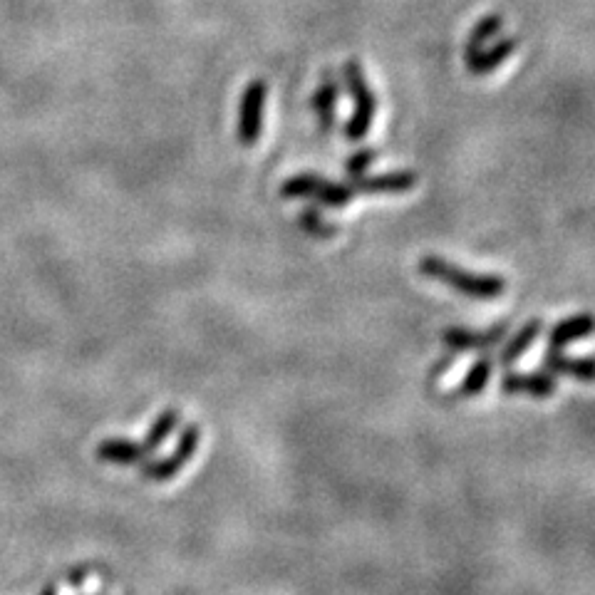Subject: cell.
Returning a JSON list of instances; mask_svg holds the SVG:
<instances>
[{
    "instance_id": "obj_15",
    "label": "cell",
    "mask_w": 595,
    "mask_h": 595,
    "mask_svg": "<svg viewBox=\"0 0 595 595\" xmlns=\"http://www.w3.org/2000/svg\"><path fill=\"white\" fill-rule=\"evenodd\" d=\"M541 330H543L541 320H529V323H526L524 328H521L519 333H516L514 338H511L509 343H506V348L501 350V355H499L501 365H504V367L514 365V362L519 360V357L524 355L526 350H529L531 345L536 343L538 335H541Z\"/></svg>"
},
{
    "instance_id": "obj_2",
    "label": "cell",
    "mask_w": 595,
    "mask_h": 595,
    "mask_svg": "<svg viewBox=\"0 0 595 595\" xmlns=\"http://www.w3.org/2000/svg\"><path fill=\"white\" fill-rule=\"evenodd\" d=\"M345 85H348L350 97H353V115H350L348 124H345V137L350 142H360L372 127V119L377 112V97L375 92L367 85L365 70L357 60H348L343 67Z\"/></svg>"
},
{
    "instance_id": "obj_12",
    "label": "cell",
    "mask_w": 595,
    "mask_h": 595,
    "mask_svg": "<svg viewBox=\"0 0 595 595\" xmlns=\"http://www.w3.org/2000/svg\"><path fill=\"white\" fill-rule=\"evenodd\" d=\"M595 333V315L591 313H576L568 315L566 320L556 323L548 333V348H566V345L578 343V340H586L588 335Z\"/></svg>"
},
{
    "instance_id": "obj_13",
    "label": "cell",
    "mask_w": 595,
    "mask_h": 595,
    "mask_svg": "<svg viewBox=\"0 0 595 595\" xmlns=\"http://www.w3.org/2000/svg\"><path fill=\"white\" fill-rule=\"evenodd\" d=\"M338 92H340L338 80H335L330 72H325L323 82H320L318 90H315V95H313V110H315V115H318L320 129H323V132H330V129L335 127Z\"/></svg>"
},
{
    "instance_id": "obj_16",
    "label": "cell",
    "mask_w": 595,
    "mask_h": 595,
    "mask_svg": "<svg viewBox=\"0 0 595 595\" xmlns=\"http://www.w3.org/2000/svg\"><path fill=\"white\" fill-rule=\"evenodd\" d=\"M179 419H181L179 410H164V412H159L157 417H154L152 427H149V432H147V437L142 439L144 447L149 449V454L159 452V449L164 447V442H167V439L172 437L174 429L179 427Z\"/></svg>"
},
{
    "instance_id": "obj_4",
    "label": "cell",
    "mask_w": 595,
    "mask_h": 595,
    "mask_svg": "<svg viewBox=\"0 0 595 595\" xmlns=\"http://www.w3.org/2000/svg\"><path fill=\"white\" fill-rule=\"evenodd\" d=\"M201 447V427L199 424H186L179 432L177 447L162 459H154V462H147L142 467V476L147 481H157V484H164V481H172L186 464L194 459L196 449Z\"/></svg>"
},
{
    "instance_id": "obj_9",
    "label": "cell",
    "mask_w": 595,
    "mask_h": 595,
    "mask_svg": "<svg viewBox=\"0 0 595 595\" xmlns=\"http://www.w3.org/2000/svg\"><path fill=\"white\" fill-rule=\"evenodd\" d=\"M97 459L105 464H115V467H137L144 459L152 457L144 442H132V439L110 437L105 442L97 444L95 449Z\"/></svg>"
},
{
    "instance_id": "obj_11",
    "label": "cell",
    "mask_w": 595,
    "mask_h": 595,
    "mask_svg": "<svg viewBox=\"0 0 595 595\" xmlns=\"http://www.w3.org/2000/svg\"><path fill=\"white\" fill-rule=\"evenodd\" d=\"M516 50H519V38H501L491 48H481L472 55H464V65H467L472 75H489L496 67L504 65Z\"/></svg>"
},
{
    "instance_id": "obj_5",
    "label": "cell",
    "mask_w": 595,
    "mask_h": 595,
    "mask_svg": "<svg viewBox=\"0 0 595 595\" xmlns=\"http://www.w3.org/2000/svg\"><path fill=\"white\" fill-rule=\"evenodd\" d=\"M268 85L263 80H251L241 95L238 105V142L241 147H256L263 134V115H266Z\"/></svg>"
},
{
    "instance_id": "obj_6",
    "label": "cell",
    "mask_w": 595,
    "mask_h": 595,
    "mask_svg": "<svg viewBox=\"0 0 595 595\" xmlns=\"http://www.w3.org/2000/svg\"><path fill=\"white\" fill-rule=\"evenodd\" d=\"M558 390L556 375L546 370H531V372H506L501 380V392L506 395H531L534 400H548L553 392Z\"/></svg>"
},
{
    "instance_id": "obj_20",
    "label": "cell",
    "mask_w": 595,
    "mask_h": 595,
    "mask_svg": "<svg viewBox=\"0 0 595 595\" xmlns=\"http://www.w3.org/2000/svg\"><path fill=\"white\" fill-rule=\"evenodd\" d=\"M40 595H58V591H55V588H53V586H48V588H45V591H43V593H40Z\"/></svg>"
},
{
    "instance_id": "obj_10",
    "label": "cell",
    "mask_w": 595,
    "mask_h": 595,
    "mask_svg": "<svg viewBox=\"0 0 595 595\" xmlns=\"http://www.w3.org/2000/svg\"><path fill=\"white\" fill-rule=\"evenodd\" d=\"M543 370L578 382H595V357H571L556 348H548L543 353Z\"/></svg>"
},
{
    "instance_id": "obj_14",
    "label": "cell",
    "mask_w": 595,
    "mask_h": 595,
    "mask_svg": "<svg viewBox=\"0 0 595 595\" xmlns=\"http://www.w3.org/2000/svg\"><path fill=\"white\" fill-rule=\"evenodd\" d=\"M491 370H494V360H491L489 355L479 357V360L469 367V372L464 375V380L459 382V387L452 392V395L457 397V400H469V397L481 395V392H484V387L489 385Z\"/></svg>"
},
{
    "instance_id": "obj_8",
    "label": "cell",
    "mask_w": 595,
    "mask_h": 595,
    "mask_svg": "<svg viewBox=\"0 0 595 595\" xmlns=\"http://www.w3.org/2000/svg\"><path fill=\"white\" fill-rule=\"evenodd\" d=\"M419 177L410 169H400V172H385L375 174V177H350V189L360 191V194H402L417 186Z\"/></svg>"
},
{
    "instance_id": "obj_7",
    "label": "cell",
    "mask_w": 595,
    "mask_h": 595,
    "mask_svg": "<svg viewBox=\"0 0 595 595\" xmlns=\"http://www.w3.org/2000/svg\"><path fill=\"white\" fill-rule=\"evenodd\" d=\"M509 333V323H499L489 330H469V328H447L442 333L444 345L449 350H486L499 345Z\"/></svg>"
},
{
    "instance_id": "obj_1",
    "label": "cell",
    "mask_w": 595,
    "mask_h": 595,
    "mask_svg": "<svg viewBox=\"0 0 595 595\" xmlns=\"http://www.w3.org/2000/svg\"><path fill=\"white\" fill-rule=\"evenodd\" d=\"M419 273H422L424 278H429V281L444 283L447 288H452V291L462 293V296L472 300H494L506 291L504 276L467 271V268H459L454 266V263H449L447 258L432 256V253L419 258Z\"/></svg>"
},
{
    "instance_id": "obj_3",
    "label": "cell",
    "mask_w": 595,
    "mask_h": 595,
    "mask_svg": "<svg viewBox=\"0 0 595 595\" xmlns=\"http://www.w3.org/2000/svg\"><path fill=\"white\" fill-rule=\"evenodd\" d=\"M281 194L286 199H310L323 206L343 209L353 201L355 191L350 189V184H335V181L318 177V174H296V177L283 181Z\"/></svg>"
},
{
    "instance_id": "obj_19",
    "label": "cell",
    "mask_w": 595,
    "mask_h": 595,
    "mask_svg": "<svg viewBox=\"0 0 595 595\" xmlns=\"http://www.w3.org/2000/svg\"><path fill=\"white\" fill-rule=\"evenodd\" d=\"M375 157H380V152H375V149H360V152H355L353 157L348 159L345 169H348L350 177H362V174L372 167Z\"/></svg>"
},
{
    "instance_id": "obj_18",
    "label": "cell",
    "mask_w": 595,
    "mask_h": 595,
    "mask_svg": "<svg viewBox=\"0 0 595 595\" xmlns=\"http://www.w3.org/2000/svg\"><path fill=\"white\" fill-rule=\"evenodd\" d=\"M298 226L305 231V234L318 236V238H330V236L338 234V229L330 224H325V219L320 216V211H315V209H305L303 214L298 216Z\"/></svg>"
},
{
    "instance_id": "obj_17",
    "label": "cell",
    "mask_w": 595,
    "mask_h": 595,
    "mask_svg": "<svg viewBox=\"0 0 595 595\" xmlns=\"http://www.w3.org/2000/svg\"><path fill=\"white\" fill-rule=\"evenodd\" d=\"M501 28H504V18L501 15H486V18H481L472 28V33H469L467 45H464V55H472L476 50L484 48L491 38H496L501 33Z\"/></svg>"
}]
</instances>
